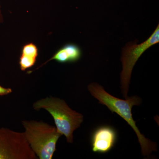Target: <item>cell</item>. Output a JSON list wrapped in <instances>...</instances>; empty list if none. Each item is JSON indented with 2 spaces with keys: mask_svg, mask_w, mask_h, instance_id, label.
Masks as SVG:
<instances>
[{
  "mask_svg": "<svg viewBox=\"0 0 159 159\" xmlns=\"http://www.w3.org/2000/svg\"><path fill=\"white\" fill-rule=\"evenodd\" d=\"M24 132L0 128V159H36Z\"/></svg>",
  "mask_w": 159,
  "mask_h": 159,
  "instance_id": "5b68a950",
  "label": "cell"
},
{
  "mask_svg": "<svg viewBox=\"0 0 159 159\" xmlns=\"http://www.w3.org/2000/svg\"><path fill=\"white\" fill-rule=\"evenodd\" d=\"M36 58L21 55L20 59V65L21 70L23 71L30 68L34 66L36 61Z\"/></svg>",
  "mask_w": 159,
  "mask_h": 159,
  "instance_id": "ba28073f",
  "label": "cell"
},
{
  "mask_svg": "<svg viewBox=\"0 0 159 159\" xmlns=\"http://www.w3.org/2000/svg\"><path fill=\"white\" fill-rule=\"evenodd\" d=\"M21 55H25L32 58H37L38 50L34 44L30 43L24 46Z\"/></svg>",
  "mask_w": 159,
  "mask_h": 159,
  "instance_id": "9c48e42d",
  "label": "cell"
},
{
  "mask_svg": "<svg viewBox=\"0 0 159 159\" xmlns=\"http://www.w3.org/2000/svg\"><path fill=\"white\" fill-rule=\"evenodd\" d=\"M12 90L10 88H6L0 85V96H6L11 93Z\"/></svg>",
  "mask_w": 159,
  "mask_h": 159,
  "instance_id": "30bf717a",
  "label": "cell"
},
{
  "mask_svg": "<svg viewBox=\"0 0 159 159\" xmlns=\"http://www.w3.org/2000/svg\"><path fill=\"white\" fill-rule=\"evenodd\" d=\"M159 43V25L151 35L140 44L131 42L122 49L121 62L122 70L120 74L121 89L123 97H128L132 73L135 65L142 54L151 47Z\"/></svg>",
  "mask_w": 159,
  "mask_h": 159,
  "instance_id": "277c9868",
  "label": "cell"
},
{
  "mask_svg": "<svg viewBox=\"0 0 159 159\" xmlns=\"http://www.w3.org/2000/svg\"><path fill=\"white\" fill-rule=\"evenodd\" d=\"M88 89L91 95L98 100L99 103L105 106L111 112L116 113L122 117L134 131L141 146L142 155L148 157L152 152L157 151V143L146 139L141 134L133 118L132 109L134 106L142 103L140 97L135 96L125 99H119L107 93L102 86L97 83L90 84Z\"/></svg>",
  "mask_w": 159,
  "mask_h": 159,
  "instance_id": "6da1fadb",
  "label": "cell"
},
{
  "mask_svg": "<svg viewBox=\"0 0 159 159\" xmlns=\"http://www.w3.org/2000/svg\"><path fill=\"white\" fill-rule=\"evenodd\" d=\"M82 55L81 49L73 43L66 44L60 49L49 61L54 60L60 63L74 62L80 59Z\"/></svg>",
  "mask_w": 159,
  "mask_h": 159,
  "instance_id": "52a82bcc",
  "label": "cell"
},
{
  "mask_svg": "<svg viewBox=\"0 0 159 159\" xmlns=\"http://www.w3.org/2000/svg\"><path fill=\"white\" fill-rule=\"evenodd\" d=\"M117 138V132L113 128L109 125L100 126L92 134V150L95 152L107 153L113 148Z\"/></svg>",
  "mask_w": 159,
  "mask_h": 159,
  "instance_id": "8992f818",
  "label": "cell"
},
{
  "mask_svg": "<svg viewBox=\"0 0 159 159\" xmlns=\"http://www.w3.org/2000/svg\"><path fill=\"white\" fill-rule=\"evenodd\" d=\"M24 134L31 149L40 159H51L61 134L55 126L42 121L24 120Z\"/></svg>",
  "mask_w": 159,
  "mask_h": 159,
  "instance_id": "3957f363",
  "label": "cell"
},
{
  "mask_svg": "<svg viewBox=\"0 0 159 159\" xmlns=\"http://www.w3.org/2000/svg\"><path fill=\"white\" fill-rule=\"evenodd\" d=\"M35 110L44 109L53 117L57 131L64 135L68 143L74 141L73 134L84 121L82 114L73 110L65 100L56 97H47L34 102Z\"/></svg>",
  "mask_w": 159,
  "mask_h": 159,
  "instance_id": "7a4b0ae2",
  "label": "cell"
}]
</instances>
